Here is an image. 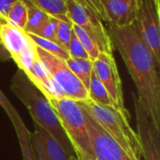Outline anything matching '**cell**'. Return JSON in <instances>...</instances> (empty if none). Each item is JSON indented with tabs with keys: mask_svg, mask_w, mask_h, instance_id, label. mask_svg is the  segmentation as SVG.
<instances>
[{
	"mask_svg": "<svg viewBox=\"0 0 160 160\" xmlns=\"http://www.w3.org/2000/svg\"><path fill=\"white\" fill-rule=\"evenodd\" d=\"M112 45L122 56L148 117L160 128V63L137 34L134 24L108 23Z\"/></svg>",
	"mask_w": 160,
	"mask_h": 160,
	"instance_id": "6da1fadb",
	"label": "cell"
},
{
	"mask_svg": "<svg viewBox=\"0 0 160 160\" xmlns=\"http://www.w3.org/2000/svg\"><path fill=\"white\" fill-rule=\"evenodd\" d=\"M9 88L28 110L34 123L47 130L63 148L75 156L72 146L47 97L27 78L23 71L18 68L10 81Z\"/></svg>",
	"mask_w": 160,
	"mask_h": 160,
	"instance_id": "7a4b0ae2",
	"label": "cell"
},
{
	"mask_svg": "<svg viewBox=\"0 0 160 160\" xmlns=\"http://www.w3.org/2000/svg\"><path fill=\"white\" fill-rule=\"evenodd\" d=\"M78 160H96L85 117L78 102L69 98H48Z\"/></svg>",
	"mask_w": 160,
	"mask_h": 160,
	"instance_id": "3957f363",
	"label": "cell"
},
{
	"mask_svg": "<svg viewBox=\"0 0 160 160\" xmlns=\"http://www.w3.org/2000/svg\"><path fill=\"white\" fill-rule=\"evenodd\" d=\"M102 128L133 158L142 159V150L137 133L130 126L128 114L112 106H103L91 100L80 101Z\"/></svg>",
	"mask_w": 160,
	"mask_h": 160,
	"instance_id": "277c9868",
	"label": "cell"
},
{
	"mask_svg": "<svg viewBox=\"0 0 160 160\" xmlns=\"http://www.w3.org/2000/svg\"><path fill=\"white\" fill-rule=\"evenodd\" d=\"M37 50L39 59L45 66L52 82L62 91L66 98H69L76 101L89 100L87 89L68 68L65 60H62L38 47H37Z\"/></svg>",
	"mask_w": 160,
	"mask_h": 160,
	"instance_id": "5b68a950",
	"label": "cell"
},
{
	"mask_svg": "<svg viewBox=\"0 0 160 160\" xmlns=\"http://www.w3.org/2000/svg\"><path fill=\"white\" fill-rule=\"evenodd\" d=\"M70 22L83 28L95 40L100 52L113 54V45L103 22L76 0H66Z\"/></svg>",
	"mask_w": 160,
	"mask_h": 160,
	"instance_id": "8992f818",
	"label": "cell"
},
{
	"mask_svg": "<svg viewBox=\"0 0 160 160\" xmlns=\"http://www.w3.org/2000/svg\"><path fill=\"white\" fill-rule=\"evenodd\" d=\"M77 102L85 117V123L96 160H136L102 128L80 101Z\"/></svg>",
	"mask_w": 160,
	"mask_h": 160,
	"instance_id": "52a82bcc",
	"label": "cell"
},
{
	"mask_svg": "<svg viewBox=\"0 0 160 160\" xmlns=\"http://www.w3.org/2000/svg\"><path fill=\"white\" fill-rule=\"evenodd\" d=\"M93 70L107 90L112 107L129 115L125 106L122 81L113 54L100 52L98 58L93 61Z\"/></svg>",
	"mask_w": 160,
	"mask_h": 160,
	"instance_id": "ba28073f",
	"label": "cell"
},
{
	"mask_svg": "<svg viewBox=\"0 0 160 160\" xmlns=\"http://www.w3.org/2000/svg\"><path fill=\"white\" fill-rule=\"evenodd\" d=\"M160 11L153 0H142L135 21V30L160 63Z\"/></svg>",
	"mask_w": 160,
	"mask_h": 160,
	"instance_id": "9c48e42d",
	"label": "cell"
},
{
	"mask_svg": "<svg viewBox=\"0 0 160 160\" xmlns=\"http://www.w3.org/2000/svg\"><path fill=\"white\" fill-rule=\"evenodd\" d=\"M132 97L142 157L145 160H160V128L148 117L134 93Z\"/></svg>",
	"mask_w": 160,
	"mask_h": 160,
	"instance_id": "30bf717a",
	"label": "cell"
},
{
	"mask_svg": "<svg viewBox=\"0 0 160 160\" xmlns=\"http://www.w3.org/2000/svg\"><path fill=\"white\" fill-rule=\"evenodd\" d=\"M140 4L137 0H103L105 22L118 26L133 23Z\"/></svg>",
	"mask_w": 160,
	"mask_h": 160,
	"instance_id": "8fae6325",
	"label": "cell"
},
{
	"mask_svg": "<svg viewBox=\"0 0 160 160\" xmlns=\"http://www.w3.org/2000/svg\"><path fill=\"white\" fill-rule=\"evenodd\" d=\"M0 42L11 59L35 45L23 29L8 22L0 24Z\"/></svg>",
	"mask_w": 160,
	"mask_h": 160,
	"instance_id": "7c38bea8",
	"label": "cell"
},
{
	"mask_svg": "<svg viewBox=\"0 0 160 160\" xmlns=\"http://www.w3.org/2000/svg\"><path fill=\"white\" fill-rule=\"evenodd\" d=\"M0 106L3 108L7 115L8 116L12 126L15 129L16 135L18 137L20 147L22 150V155L23 160H32L31 148H30V137L31 132L27 129L23 124L19 112L15 110L13 105L10 103L8 98L0 89Z\"/></svg>",
	"mask_w": 160,
	"mask_h": 160,
	"instance_id": "4fadbf2b",
	"label": "cell"
},
{
	"mask_svg": "<svg viewBox=\"0 0 160 160\" xmlns=\"http://www.w3.org/2000/svg\"><path fill=\"white\" fill-rule=\"evenodd\" d=\"M35 129H37L42 139L49 160H78L76 156L69 154L63 146L44 128L34 123Z\"/></svg>",
	"mask_w": 160,
	"mask_h": 160,
	"instance_id": "5bb4252c",
	"label": "cell"
},
{
	"mask_svg": "<svg viewBox=\"0 0 160 160\" xmlns=\"http://www.w3.org/2000/svg\"><path fill=\"white\" fill-rule=\"evenodd\" d=\"M65 62L73 74L82 82L84 87L88 89L90 77L93 71V61L86 58L69 57Z\"/></svg>",
	"mask_w": 160,
	"mask_h": 160,
	"instance_id": "9a60e30c",
	"label": "cell"
},
{
	"mask_svg": "<svg viewBox=\"0 0 160 160\" xmlns=\"http://www.w3.org/2000/svg\"><path fill=\"white\" fill-rule=\"evenodd\" d=\"M38 8L60 21L70 22L68 17L67 4L64 0H29Z\"/></svg>",
	"mask_w": 160,
	"mask_h": 160,
	"instance_id": "2e32d148",
	"label": "cell"
},
{
	"mask_svg": "<svg viewBox=\"0 0 160 160\" xmlns=\"http://www.w3.org/2000/svg\"><path fill=\"white\" fill-rule=\"evenodd\" d=\"M27 7V22L24 31L27 34H36L42 24L50 18V15L35 6L31 1L24 0Z\"/></svg>",
	"mask_w": 160,
	"mask_h": 160,
	"instance_id": "e0dca14e",
	"label": "cell"
},
{
	"mask_svg": "<svg viewBox=\"0 0 160 160\" xmlns=\"http://www.w3.org/2000/svg\"><path fill=\"white\" fill-rule=\"evenodd\" d=\"M87 91H88L89 100H91L92 102L103 106H112L107 90L105 89L104 85L101 83L99 79L97 77L94 70L92 71L90 77V82Z\"/></svg>",
	"mask_w": 160,
	"mask_h": 160,
	"instance_id": "ac0fdd59",
	"label": "cell"
},
{
	"mask_svg": "<svg viewBox=\"0 0 160 160\" xmlns=\"http://www.w3.org/2000/svg\"><path fill=\"white\" fill-rule=\"evenodd\" d=\"M28 36L30 37L32 41L35 43V45L37 47L42 49L43 51H45L62 60H65V61L70 57L68 54V52L64 47H62L60 44L51 41V40H48V39H45V38H42L40 37H38L33 34H28Z\"/></svg>",
	"mask_w": 160,
	"mask_h": 160,
	"instance_id": "d6986e66",
	"label": "cell"
},
{
	"mask_svg": "<svg viewBox=\"0 0 160 160\" xmlns=\"http://www.w3.org/2000/svg\"><path fill=\"white\" fill-rule=\"evenodd\" d=\"M26 22H27L26 4L24 0H16L8 14L7 22L24 30Z\"/></svg>",
	"mask_w": 160,
	"mask_h": 160,
	"instance_id": "ffe728a7",
	"label": "cell"
},
{
	"mask_svg": "<svg viewBox=\"0 0 160 160\" xmlns=\"http://www.w3.org/2000/svg\"><path fill=\"white\" fill-rule=\"evenodd\" d=\"M72 29H73L75 36L78 38L81 44L82 45L85 52H87L89 59L91 61H94L95 59H97L98 56L99 55L100 52H99L95 40L91 38V36L83 28H82L81 26H79L77 24L72 23Z\"/></svg>",
	"mask_w": 160,
	"mask_h": 160,
	"instance_id": "44dd1931",
	"label": "cell"
},
{
	"mask_svg": "<svg viewBox=\"0 0 160 160\" xmlns=\"http://www.w3.org/2000/svg\"><path fill=\"white\" fill-rule=\"evenodd\" d=\"M37 59H38V54L36 45L28 48L24 52L12 58V60L18 66V68L23 72H26Z\"/></svg>",
	"mask_w": 160,
	"mask_h": 160,
	"instance_id": "7402d4cb",
	"label": "cell"
},
{
	"mask_svg": "<svg viewBox=\"0 0 160 160\" xmlns=\"http://www.w3.org/2000/svg\"><path fill=\"white\" fill-rule=\"evenodd\" d=\"M30 148H31L32 160H49L41 136L37 129H35L33 133L31 132Z\"/></svg>",
	"mask_w": 160,
	"mask_h": 160,
	"instance_id": "603a6c76",
	"label": "cell"
},
{
	"mask_svg": "<svg viewBox=\"0 0 160 160\" xmlns=\"http://www.w3.org/2000/svg\"><path fill=\"white\" fill-rule=\"evenodd\" d=\"M58 19L50 16V18L42 24V26L36 32V35L38 37H40L42 38L53 41L57 43L56 40V30H57V25H58Z\"/></svg>",
	"mask_w": 160,
	"mask_h": 160,
	"instance_id": "cb8c5ba5",
	"label": "cell"
},
{
	"mask_svg": "<svg viewBox=\"0 0 160 160\" xmlns=\"http://www.w3.org/2000/svg\"><path fill=\"white\" fill-rule=\"evenodd\" d=\"M73 33L72 29V22H65V21H58L57 30H56V40L57 43L60 44L68 51V46Z\"/></svg>",
	"mask_w": 160,
	"mask_h": 160,
	"instance_id": "d4e9b609",
	"label": "cell"
},
{
	"mask_svg": "<svg viewBox=\"0 0 160 160\" xmlns=\"http://www.w3.org/2000/svg\"><path fill=\"white\" fill-rule=\"evenodd\" d=\"M68 52L70 57L72 58H86L89 59V56L87 52H85L84 48L81 44L78 38L75 36L74 32L71 35L68 46Z\"/></svg>",
	"mask_w": 160,
	"mask_h": 160,
	"instance_id": "484cf974",
	"label": "cell"
},
{
	"mask_svg": "<svg viewBox=\"0 0 160 160\" xmlns=\"http://www.w3.org/2000/svg\"><path fill=\"white\" fill-rule=\"evenodd\" d=\"M83 7L88 8L93 14L98 17L102 22H105V14L103 10L102 1L103 0H76Z\"/></svg>",
	"mask_w": 160,
	"mask_h": 160,
	"instance_id": "4316f807",
	"label": "cell"
},
{
	"mask_svg": "<svg viewBox=\"0 0 160 160\" xmlns=\"http://www.w3.org/2000/svg\"><path fill=\"white\" fill-rule=\"evenodd\" d=\"M16 0H0V24L7 22L8 14Z\"/></svg>",
	"mask_w": 160,
	"mask_h": 160,
	"instance_id": "83f0119b",
	"label": "cell"
},
{
	"mask_svg": "<svg viewBox=\"0 0 160 160\" xmlns=\"http://www.w3.org/2000/svg\"><path fill=\"white\" fill-rule=\"evenodd\" d=\"M10 59H11L10 55L5 50V48L3 47V45L0 42V62H7V61H8Z\"/></svg>",
	"mask_w": 160,
	"mask_h": 160,
	"instance_id": "f1b7e54d",
	"label": "cell"
},
{
	"mask_svg": "<svg viewBox=\"0 0 160 160\" xmlns=\"http://www.w3.org/2000/svg\"><path fill=\"white\" fill-rule=\"evenodd\" d=\"M154 1V3H155V5H156V7H157V8L160 11V8H159V0H153Z\"/></svg>",
	"mask_w": 160,
	"mask_h": 160,
	"instance_id": "f546056e",
	"label": "cell"
},
{
	"mask_svg": "<svg viewBox=\"0 0 160 160\" xmlns=\"http://www.w3.org/2000/svg\"><path fill=\"white\" fill-rule=\"evenodd\" d=\"M137 1H138L139 3H141V2H142V0H137Z\"/></svg>",
	"mask_w": 160,
	"mask_h": 160,
	"instance_id": "4dcf8cb0",
	"label": "cell"
},
{
	"mask_svg": "<svg viewBox=\"0 0 160 160\" xmlns=\"http://www.w3.org/2000/svg\"><path fill=\"white\" fill-rule=\"evenodd\" d=\"M64 1H66V0H64Z\"/></svg>",
	"mask_w": 160,
	"mask_h": 160,
	"instance_id": "1f68e13d",
	"label": "cell"
}]
</instances>
